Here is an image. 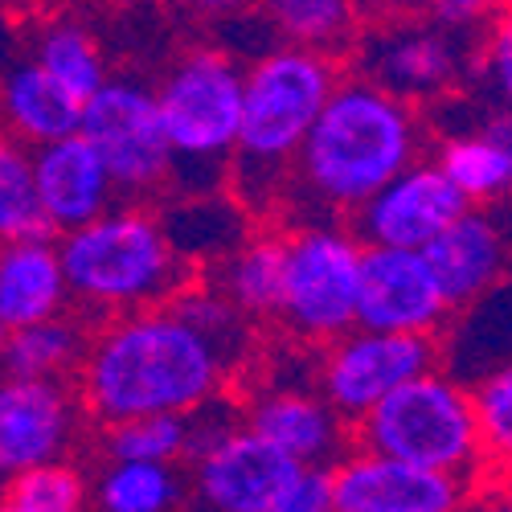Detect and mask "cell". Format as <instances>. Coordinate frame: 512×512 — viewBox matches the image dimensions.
I'll use <instances>...</instances> for the list:
<instances>
[{
	"instance_id": "6da1fadb",
	"label": "cell",
	"mask_w": 512,
	"mask_h": 512,
	"mask_svg": "<svg viewBox=\"0 0 512 512\" xmlns=\"http://www.w3.org/2000/svg\"><path fill=\"white\" fill-rule=\"evenodd\" d=\"M234 361L173 304L111 316L78 369V394L99 426L140 414H189L218 398Z\"/></svg>"
},
{
	"instance_id": "74e56055",
	"label": "cell",
	"mask_w": 512,
	"mask_h": 512,
	"mask_svg": "<svg viewBox=\"0 0 512 512\" xmlns=\"http://www.w3.org/2000/svg\"><path fill=\"white\" fill-rule=\"evenodd\" d=\"M181 5H193V9H209V13H238L254 0H181Z\"/></svg>"
},
{
	"instance_id": "d590c367",
	"label": "cell",
	"mask_w": 512,
	"mask_h": 512,
	"mask_svg": "<svg viewBox=\"0 0 512 512\" xmlns=\"http://www.w3.org/2000/svg\"><path fill=\"white\" fill-rule=\"evenodd\" d=\"M369 21H390V17H414L426 9V0H357Z\"/></svg>"
},
{
	"instance_id": "484cf974",
	"label": "cell",
	"mask_w": 512,
	"mask_h": 512,
	"mask_svg": "<svg viewBox=\"0 0 512 512\" xmlns=\"http://www.w3.org/2000/svg\"><path fill=\"white\" fill-rule=\"evenodd\" d=\"M29 58L37 66H46L66 91H74L82 103L91 95H99L107 87V62L103 50L87 25H78L70 17H46L41 25H33L29 33Z\"/></svg>"
},
{
	"instance_id": "d6986e66",
	"label": "cell",
	"mask_w": 512,
	"mask_h": 512,
	"mask_svg": "<svg viewBox=\"0 0 512 512\" xmlns=\"http://www.w3.org/2000/svg\"><path fill=\"white\" fill-rule=\"evenodd\" d=\"M70 275L58 242H5L0 250V328L13 332L70 312Z\"/></svg>"
},
{
	"instance_id": "3957f363",
	"label": "cell",
	"mask_w": 512,
	"mask_h": 512,
	"mask_svg": "<svg viewBox=\"0 0 512 512\" xmlns=\"http://www.w3.org/2000/svg\"><path fill=\"white\" fill-rule=\"evenodd\" d=\"M340 78L345 74L336 58L300 46H275L246 66V107L230 189L250 213L283 209L295 160Z\"/></svg>"
},
{
	"instance_id": "277c9868",
	"label": "cell",
	"mask_w": 512,
	"mask_h": 512,
	"mask_svg": "<svg viewBox=\"0 0 512 512\" xmlns=\"http://www.w3.org/2000/svg\"><path fill=\"white\" fill-rule=\"evenodd\" d=\"M74 304L95 316L160 308L189 287V263L160 213L115 201L95 222L58 238Z\"/></svg>"
},
{
	"instance_id": "7a4b0ae2",
	"label": "cell",
	"mask_w": 512,
	"mask_h": 512,
	"mask_svg": "<svg viewBox=\"0 0 512 512\" xmlns=\"http://www.w3.org/2000/svg\"><path fill=\"white\" fill-rule=\"evenodd\" d=\"M422 119L414 103L345 74L295 160L283 209L300 226L340 222L422 160Z\"/></svg>"
},
{
	"instance_id": "d4e9b609",
	"label": "cell",
	"mask_w": 512,
	"mask_h": 512,
	"mask_svg": "<svg viewBox=\"0 0 512 512\" xmlns=\"http://www.w3.org/2000/svg\"><path fill=\"white\" fill-rule=\"evenodd\" d=\"M91 332L78 316L62 312L25 328L5 332V373L9 377H70L91 353Z\"/></svg>"
},
{
	"instance_id": "4fadbf2b",
	"label": "cell",
	"mask_w": 512,
	"mask_h": 512,
	"mask_svg": "<svg viewBox=\"0 0 512 512\" xmlns=\"http://www.w3.org/2000/svg\"><path fill=\"white\" fill-rule=\"evenodd\" d=\"M336 512H463L467 480L353 447L332 463Z\"/></svg>"
},
{
	"instance_id": "f35d334b",
	"label": "cell",
	"mask_w": 512,
	"mask_h": 512,
	"mask_svg": "<svg viewBox=\"0 0 512 512\" xmlns=\"http://www.w3.org/2000/svg\"><path fill=\"white\" fill-rule=\"evenodd\" d=\"M0 512H33V508H25V504H17V500H5V508Z\"/></svg>"
},
{
	"instance_id": "5b68a950",
	"label": "cell",
	"mask_w": 512,
	"mask_h": 512,
	"mask_svg": "<svg viewBox=\"0 0 512 512\" xmlns=\"http://www.w3.org/2000/svg\"><path fill=\"white\" fill-rule=\"evenodd\" d=\"M164 132L173 144V185L181 197L218 193L230 181L242 107H246V70L218 46L189 50L156 87Z\"/></svg>"
},
{
	"instance_id": "ab89813d",
	"label": "cell",
	"mask_w": 512,
	"mask_h": 512,
	"mask_svg": "<svg viewBox=\"0 0 512 512\" xmlns=\"http://www.w3.org/2000/svg\"><path fill=\"white\" fill-rule=\"evenodd\" d=\"M463 512H467V508H463Z\"/></svg>"
},
{
	"instance_id": "cb8c5ba5",
	"label": "cell",
	"mask_w": 512,
	"mask_h": 512,
	"mask_svg": "<svg viewBox=\"0 0 512 512\" xmlns=\"http://www.w3.org/2000/svg\"><path fill=\"white\" fill-rule=\"evenodd\" d=\"M263 13L283 46L316 50L336 62L353 54L365 33L357 0H263Z\"/></svg>"
},
{
	"instance_id": "ffe728a7",
	"label": "cell",
	"mask_w": 512,
	"mask_h": 512,
	"mask_svg": "<svg viewBox=\"0 0 512 512\" xmlns=\"http://www.w3.org/2000/svg\"><path fill=\"white\" fill-rule=\"evenodd\" d=\"M82 107L87 103L74 91H66L33 58H17L5 70V123H9V136L25 148H41V144L74 136L82 127Z\"/></svg>"
},
{
	"instance_id": "4dcf8cb0",
	"label": "cell",
	"mask_w": 512,
	"mask_h": 512,
	"mask_svg": "<svg viewBox=\"0 0 512 512\" xmlns=\"http://www.w3.org/2000/svg\"><path fill=\"white\" fill-rule=\"evenodd\" d=\"M476 410L484 431V455L500 467H512V361L496 365L476 386Z\"/></svg>"
},
{
	"instance_id": "4316f807",
	"label": "cell",
	"mask_w": 512,
	"mask_h": 512,
	"mask_svg": "<svg viewBox=\"0 0 512 512\" xmlns=\"http://www.w3.org/2000/svg\"><path fill=\"white\" fill-rule=\"evenodd\" d=\"M0 234H5V242H54L58 238L37 193L33 148L17 140L5 144V152H0Z\"/></svg>"
},
{
	"instance_id": "9a60e30c",
	"label": "cell",
	"mask_w": 512,
	"mask_h": 512,
	"mask_svg": "<svg viewBox=\"0 0 512 512\" xmlns=\"http://www.w3.org/2000/svg\"><path fill=\"white\" fill-rule=\"evenodd\" d=\"M451 300L426 259V250L365 246L361 271V324L381 332L435 336L451 316Z\"/></svg>"
},
{
	"instance_id": "8992f818",
	"label": "cell",
	"mask_w": 512,
	"mask_h": 512,
	"mask_svg": "<svg viewBox=\"0 0 512 512\" xmlns=\"http://www.w3.org/2000/svg\"><path fill=\"white\" fill-rule=\"evenodd\" d=\"M357 426V447L394 455L431 472H451L472 480L484 455V431L476 390L459 386L455 377L431 369L402 390H394L386 402H377Z\"/></svg>"
},
{
	"instance_id": "5bb4252c",
	"label": "cell",
	"mask_w": 512,
	"mask_h": 512,
	"mask_svg": "<svg viewBox=\"0 0 512 512\" xmlns=\"http://www.w3.org/2000/svg\"><path fill=\"white\" fill-rule=\"evenodd\" d=\"M300 467L254 426H238L222 447L193 459V500L201 512H267Z\"/></svg>"
},
{
	"instance_id": "836d02e7",
	"label": "cell",
	"mask_w": 512,
	"mask_h": 512,
	"mask_svg": "<svg viewBox=\"0 0 512 512\" xmlns=\"http://www.w3.org/2000/svg\"><path fill=\"white\" fill-rule=\"evenodd\" d=\"M267 512H336L332 467H300V476L279 492Z\"/></svg>"
},
{
	"instance_id": "1f68e13d",
	"label": "cell",
	"mask_w": 512,
	"mask_h": 512,
	"mask_svg": "<svg viewBox=\"0 0 512 512\" xmlns=\"http://www.w3.org/2000/svg\"><path fill=\"white\" fill-rule=\"evenodd\" d=\"M476 70H480L484 91L496 99V107L512 111V0L500 9V17L488 25V37H484V50L476 58Z\"/></svg>"
},
{
	"instance_id": "603a6c76",
	"label": "cell",
	"mask_w": 512,
	"mask_h": 512,
	"mask_svg": "<svg viewBox=\"0 0 512 512\" xmlns=\"http://www.w3.org/2000/svg\"><path fill=\"white\" fill-rule=\"evenodd\" d=\"M160 218L185 263H222L230 250H238L250 238L246 234L250 209L238 197L230 201L222 193L181 197V205H168Z\"/></svg>"
},
{
	"instance_id": "d6a6232c",
	"label": "cell",
	"mask_w": 512,
	"mask_h": 512,
	"mask_svg": "<svg viewBox=\"0 0 512 512\" xmlns=\"http://www.w3.org/2000/svg\"><path fill=\"white\" fill-rule=\"evenodd\" d=\"M189 418V455L185 459H201L205 451H213V447H222L238 426H246V410H238L230 398H209V402H201L197 410H189L185 414Z\"/></svg>"
},
{
	"instance_id": "f1b7e54d",
	"label": "cell",
	"mask_w": 512,
	"mask_h": 512,
	"mask_svg": "<svg viewBox=\"0 0 512 512\" xmlns=\"http://www.w3.org/2000/svg\"><path fill=\"white\" fill-rule=\"evenodd\" d=\"M107 459H148L177 463L189 455V418L185 414H140L103 426Z\"/></svg>"
},
{
	"instance_id": "ba28073f",
	"label": "cell",
	"mask_w": 512,
	"mask_h": 512,
	"mask_svg": "<svg viewBox=\"0 0 512 512\" xmlns=\"http://www.w3.org/2000/svg\"><path fill=\"white\" fill-rule=\"evenodd\" d=\"M78 132L99 148L123 197H144L173 181V144L164 132L160 95L144 82L111 78L82 107Z\"/></svg>"
},
{
	"instance_id": "2e32d148",
	"label": "cell",
	"mask_w": 512,
	"mask_h": 512,
	"mask_svg": "<svg viewBox=\"0 0 512 512\" xmlns=\"http://www.w3.org/2000/svg\"><path fill=\"white\" fill-rule=\"evenodd\" d=\"M33 173L41 205H46V218L54 222L58 238L95 222L99 213L115 205V197H123L107 160L82 132L33 148Z\"/></svg>"
},
{
	"instance_id": "83f0119b",
	"label": "cell",
	"mask_w": 512,
	"mask_h": 512,
	"mask_svg": "<svg viewBox=\"0 0 512 512\" xmlns=\"http://www.w3.org/2000/svg\"><path fill=\"white\" fill-rule=\"evenodd\" d=\"M95 496L103 512H173L181 504V476L173 463L107 459Z\"/></svg>"
},
{
	"instance_id": "ac0fdd59",
	"label": "cell",
	"mask_w": 512,
	"mask_h": 512,
	"mask_svg": "<svg viewBox=\"0 0 512 512\" xmlns=\"http://www.w3.org/2000/svg\"><path fill=\"white\" fill-rule=\"evenodd\" d=\"M426 259H431L451 308H467L484 300L504 279L512 263V246L496 226V218H488L484 209H467L451 230H443L426 246Z\"/></svg>"
},
{
	"instance_id": "7c38bea8",
	"label": "cell",
	"mask_w": 512,
	"mask_h": 512,
	"mask_svg": "<svg viewBox=\"0 0 512 512\" xmlns=\"http://www.w3.org/2000/svg\"><path fill=\"white\" fill-rule=\"evenodd\" d=\"M82 414H87V402L66 377H5L0 386V467L5 476L66 459L78 439Z\"/></svg>"
},
{
	"instance_id": "e575fe53",
	"label": "cell",
	"mask_w": 512,
	"mask_h": 512,
	"mask_svg": "<svg viewBox=\"0 0 512 512\" xmlns=\"http://www.w3.org/2000/svg\"><path fill=\"white\" fill-rule=\"evenodd\" d=\"M500 9H504V0H426V17L455 33H476L492 25Z\"/></svg>"
},
{
	"instance_id": "30bf717a",
	"label": "cell",
	"mask_w": 512,
	"mask_h": 512,
	"mask_svg": "<svg viewBox=\"0 0 512 512\" xmlns=\"http://www.w3.org/2000/svg\"><path fill=\"white\" fill-rule=\"evenodd\" d=\"M439 365V340L422 332H381L357 324L324 349L316 390L345 414L361 422L377 402H386L406 381Z\"/></svg>"
},
{
	"instance_id": "9c48e42d",
	"label": "cell",
	"mask_w": 512,
	"mask_h": 512,
	"mask_svg": "<svg viewBox=\"0 0 512 512\" xmlns=\"http://www.w3.org/2000/svg\"><path fill=\"white\" fill-rule=\"evenodd\" d=\"M349 58H353V74L377 82L381 91H390L406 103H431L451 95V87L467 70L463 33L431 17L418 21V13L373 21Z\"/></svg>"
},
{
	"instance_id": "7402d4cb",
	"label": "cell",
	"mask_w": 512,
	"mask_h": 512,
	"mask_svg": "<svg viewBox=\"0 0 512 512\" xmlns=\"http://www.w3.org/2000/svg\"><path fill=\"white\" fill-rule=\"evenodd\" d=\"M213 287H222L250 320L279 316L287 287V234H250L218 263Z\"/></svg>"
},
{
	"instance_id": "52a82bcc",
	"label": "cell",
	"mask_w": 512,
	"mask_h": 512,
	"mask_svg": "<svg viewBox=\"0 0 512 512\" xmlns=\"http://www.w3.org/2000/svg\"><path fill=\"white\" fill-rule=\"evenodd\" d=\"M365 242L353 226L312 222L287 234V287L279 320L312 345H332L361 324Z\"/></svg>"
},
{
	"instance_id": "8d00e7d4",
	"label": "cell",
	"mask_w": 512,
	"mask_h": 512,
	"mask_svg": "<svg viewBox=\"0 0 512 512\" xmlns=\"http://www.w3.org/2000/svg\"><path fill=\"white\" fill-rule=\"evenodd\" d=\"M9 5H13L17 13H37V17H50V13L66 9L70 0H9Z\"/></svg>"
},
{
	"instance_id": "44dd1931",
	"label": "cell",
	"mask_w": 512,
	"mask_h": 512,
	"mask_svg": "<svg viewBox=\"0 0 512 512\" xmlns=\"http://www.w3.org/2000/svg\"><path fill=\"white\" fill-rule=\"evenodd\" d=\"M435 160L463 189L467 201H500L512 197V111H492L467 132L439 140Z\"/></svg>"
},
{
	"instance_id": "f546056e",
	"label": "cell",
	"mask_w": 512,
	"mask_h": 512,
	"mask_svg": "<svg viewBox=\"0 0 512 512\" xmlns=\"http://www.w3.org/2000/svg\"><path fill=\"white\" fill-rule=\"evenodd\" d=\"M5 500H17L33 512H87V480L70 459H54L9 476Z\"/></svg>"
},
{
	"instance_id": "8fae6325",
	"label": "cell",
	"mask_w": 512,
	"mask_h": 512,
	"mask_svg": "<svg viewBox=\"0 0 512 512\" xmlns=\"http://www.w3.org/2000/svg\"><path fill=\"white\" fill-rule=\"evenodd\" d=\"M472 201L447 177L439 160H414L381 193H373L357 213L353 230L365 246L426 250L443 230H451Z\"/></svg>"
},
{
	"instance_id": "e0dca14e",
	"label": "cell",
	"mask_w": 512,
	"mask_h": 512,
	"mask_svg": "<svg viewBox=\"0 0 512 512\" xmlns=\"http://www.w3.org/2000/svg\"><path fill=\"white\" fill-rule=\"evenodd\" d=\"M246 426L295 455L304 467H332L349 451V418L320 390L271 386L246 402Z\"/></svg>"
}]
</instances>
